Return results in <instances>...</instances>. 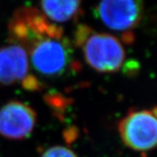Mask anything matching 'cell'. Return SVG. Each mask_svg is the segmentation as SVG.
<instances>
[{"label": "cell", "instance_id": "obj_2", "mask_svg": "<svg viewBox=\"0 0 157 157\" xmlns=\"http://www.w3.org/2000/svg\"><path fill=\"white\" fill-rule=\"evenodd\" d=\"M73 45L81 51L85 62L98 73H116L126 59L124 46L116 37L96 32L85 25L76 29Z\"/></svg>", "mask_w": 157, "mask_h": 157}, {"label": "cell", "instance_id": "obj_6", "mask_svg": "<svg viewBox=\"0 0 157 157\" xmlns=\"http://www.w3.org/2000/svg\"><path fill=\"white\" fill-rule=\"evenodd\" d=\"M36 123L37 113L25 102L11 101L0 107V136L6 139H26Z\"/></svg>", "mask_w": 157, "mask_h": 157}, {"label": "cell", "instance_id": "obj_4", "mask_svg": "<svg viewBox=\"0 0 157 157\" xmlns=\"http://www.w3.org/2000/svg\"><path fill=\"white\" fill-rule=\"evenodd\" d=\"M0 84L18 85L31 92L42 89L43 85L33 73L28 55L22 46L10 42L0 47Z\"/></svg>", "mask_w": 157, "mask_h": 157}, {"label": "cell", "instance_id": "obj_7", "mask_svg": "<svg viewBox=\"0 0 157 157\" xmlns=\"http://www.w3.org/2000/svg\"><path fill=\"white\" fill-rule=\"evenodd\" d=\"M81 0H41L43 14L50 21L65 23L78 14Z\"/></svg>", "mask_w": 157, "mask_h": 157}, {"label": "cell", "instance_id": "obj_1", "mask_svg": "<svg viewBox=\"0 0 157 157\" xmlns=\"http://www.w3.org/2000/svg\"><path fill=\"white\" fill-rule=\"evenodd\" d=\"M8 27L10 42L25 50L31 67L39 75L56 78L79 71L73 43L60 26L37 9L17 11Z\"/></svg>", "mask_w": 157, "mask_h": 157}, {"label": "cell", "instance_id": "obj_3", "mask_svg": "<svg viewBox=\"0 0 157 157\" xmlns=\"http://www.w3.org/2000/svg\"><path fill=\"white\" fill-rule=\"evenodd\" d=\"M118 133L129 149L140 154L153 150L157 142L156 108L128 111L119 121Z\"/></svg>", "mask_w": 157, "mask_h": 157}, {"label": "cell", "instance_id": "obj_8", "mask_svg": "<svg viewBox=\"0 0 157 157\" xmlns=\"http://www.w3.org/2000/svg\"><path fill=\"white\" fill-rule=\"evenodd\" d=\"M40 157H78V155L67 147L56 145L45 149Z\"/></svg>", "mask_w": 157, "mask_h": 157}, {"label": "cell", "instance_id": "obj_5", "mask_svg": "<svg viewBox=\"0 0 157 157\" xmlns=\"http://www.w3.org/2000/svg\"><path fill=\"white\" fill-rule=\"evenodd\" d=\"M96 14L107 27L116 32H130L143 16L142 0H101Z\"/></svg>", "mask_w": 157, "mask_h": 157}]
</instances>
